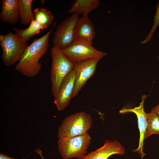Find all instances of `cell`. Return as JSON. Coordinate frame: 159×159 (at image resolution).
Returning a JSON list of instances; mask_svg holds the SVG:
<instances>
[{"label": "cell", "mask_w": 159, "mask_h": 159, "mask_svg": "<svg viewBox=\"0 0 159 159\" xmlns=\"http://www.w3.org/2000/svg\"><path fill=\"white\" fill-rule=\"evenodd\" d=\"M56 25V22H55L46 34L38 39H35L28 46L15 66L17 72L28 77H34L39 74L42 68L39 60L48 49L49 36Z\"/></svg>", "instance_id": "6da1fadb"}, {"label": "cell", "mask_w": 159, "mask_h": 159, "mask_svg": "<svg viewBox=\"0 0 159 159\" xmlns=\"http://www.w3.org/2000/svg\"><path fill=\"white\" fill-rule=\"evenodd\" d=\"M50 54L52 58L50 75L51 90L54 97L63 80L73 70L74 64L60 49L57 47H53L51 49Z\"/></svg>", "instance_id": "7a4b0ae2"}, {"label": "cell", "mask_w": 159, "mask_h": 159, "mask_svg": "<svg viewBox=\"0 0 159 159\" xmlns=\"http://www.w3.org/2000/svg\"><path fill=\"white\" fill-rule=\"evenodd\" d=\"M92 123L91 116L83 111L76 112L62 120L58 130L59 138L85 135L91 128Z\"/></svg>", "instance_id": "3957f363"}, {"label": "cell", "mask_w": 159, "mask_h": 159, "mask_svg": "<svg viewBox=\"0 0 159 159\" xmlns=\"http://www.w3.org/2000/svg\"><path fill=\"white\" fill-rule=\"evenodd\" d=\"M91 139L88 133L82 135L59 138L57 143L58 152L64 159H82L86 155Z\"/></svg>", "instance_id": "277c9868"}, {"label": "cell", "mask_w": 159, "mask_h": 159, "mask_svg": "<svg viewBox=\"0 0 159 159\" xmlns=\"http://www.w3.org/2000/svg\"><path fill=\"white\" fill-rule=\"evenodd\" d=\"M0 45L2 49L1 58L7 66H11L18 62L28 46L26 42L12 32L0 35Z\"/></svg>", "instance_id": "5b68a950"}, {"label": "cell", "mask_w": 159, "mask_h": 159, "mask_svg": "<svg viewBox=\"0 0 159 159\" xmlns=\"http://www.w3.org/2000/svg\"><path fill=\"white\" fill-rule=\"evenodd\" d=\"M61 50L73 63L92 58L101 59L107 55L97 49L92 42L84 40H74L68 47Z\"/></svg>", "instance_id": "8992f818"}, {"label": "cell", "mask_w": 159, "mask_h": 159, "mask_svg": "<svg viewBox=\"0 0 159 159\" xmlns=\"http://www.w3.org/2000/svg\"><path fill=\"white\" fill-rule=\"evenodd\" d=\"M78 18V14H72L58 26L53 39V47L61 50L72 43L74 40V28Z\"/></svg>", "instance_id": "52a82bcc"}, {"label": "cell", "mask_w": 159, "mask_h": 159, "mask_svg": "<svg viewBox=\"0 0 159 159\" xmlns=\"http://www.w3.org/2000/svg\"><path fill=\"white\" fill-rule=\"evenodd\" d=\"M100 59L92 58L74 63L73 70L75 72V77L72 98L78 95L88 80L94 75Z\"/></svg>", "instance_id": "ba28073f"}, {"label": "cell", "mask_w": 159, "mask_h": 159, "mask_svg": "<svg viewBox=\"0 0 159 159\" xmlns=\"http://www.w3.org/2000/svg\"><path fill=\"white\" fill-rule=\"evenodd\" d=\"M75 77V72L73 70L63 80L57 95L54 97V103L59 111L65 109L72 98Z\"/></svg>", "instance_id": "9c48e42d"}, {"label": "cell", "mask_w": 159, "mask_h": 159, "mask_svg": "<svg viewBox=\"0 0 159 159\" xmlns=\"http://www.w3.org/2000/svg\"><path fill=\"white\" fill-rule=\"evenodd\" d=\"M147 96H148L144 95L142 97V101L138 107L132 109L124 108L120 111L121 113L132 112L134 113L137 117L140 134V138L138 148L133 150V152H137L142 158L146 155L145 153H144L143 150V142L144 140L145 139V135L147 127L146 113L144 111L143 105L145 100Z\"/></svg>", "instance_id": "30bf717a"}, {"label": "cell", "mask_w": 159, "mask_h": 159, "mask_svg": "<svg viewBox=\"0 0 159 159\" xmlns=\"http://www.w3.org/2000/svg\"><path fill=\"white\" fill-rule=\"evenodd\" d=\"M125 153V148L120 142L117 140H107L101 147L88 153L82 159H108L114 154Z\"/></svg>", "instance_id": "8fae6325"}, {"label": "cell", "mask_w": 159, "mask_h": 159, "mask_svg": "<svg viewBox=\"0 0 159 159\" xmlns=\"http://www.w3.org/2000/svg\"><path fill=\"white\" fill-rule=\"evenodd\" d=\"M95 34L94 25L88 16L79 17L74 28V40H84L92 42Z\"/></svg>", "instance_id": "7c38bea8"}, {"label": "cell", "mask_w": 159, "mask_h": 159, "mask_svg": "<svg viewBox=\"0 0 159 159\" xmlns=\"http://www.w3.org/2000/svg\"><path fill=\"white\" fill-rule=\"evenodd\" d=\"M0 18L10 24L16 23L19 18L18 0H2Z\"/></svg>", "instance_id": "4fadbf2b"}, {"label": "cell", "mask_w": 159, "mask_h": 159, "mask_svg": "<svg viewBox=\"0 0 159 159\" xmlns=\"http://www.w3.org/2000/svg\"><path fill=\"white\" fill-rule=\"evenodd\" d=\"M100 3L99 0H76L73 3L68 13L88 16L90 13L98 7Z\"/></svg>", "instance_id": "5bb4252c"}, {"label": "cell", "mask_w": 159, "mask_h": 159, "mask_svg": "<svg viewBox=\"0 0 159 159\" xmlns=\"http://www.w3.org/2000/svg\"><path fill=\"white\" fill-rule=\"evenodd\" d=\"M32 0H18L19 18L23 25H29L34 20L32 8Z\"/></svg>", "instance_id": "9a60e30c"}, {"label": "cell", "mask_w": 159, "mask_h": 159, "mask_svg": "<svg viewBox=\"0 0 159 159\" xmlns=\"http://www.w3.org/2000/svg\"><path fill=\"white\" fill-rule=\"evenodd\" d=\"M16 34L22 40L26 42L34 35L39 33L41 30L43 29L42 26L37 21L34 20L29 26L24 29L14 28Z\"/></svg>", "instance_id": "2e32d148"}, {"label": "cell", "mask_w": 159, "mask_h": 159, "mask_svg": "<svg viewBox=\"0 0 159 159\" xmlns=\"http://www.w3.org/2000/svg\"><path fill=\"white\" fill-rule=\"evenodd\" d=\"M34 20L37 21L43 29L51 24L54 19V15L51 11L44 8H37L33 11Z\"/></svg>", "instance_id": "e0dca14e"}, {"label": "cell", "mask_w": 159, "mask_h": 159, "mask_svg": "<svg viewBox=\"0 0 159 159\" xmlns=\"http://www.w3.org/2000/svg\"><path fill=\"white\" fill-rule=\"evenodd\" d=\"M147 127L145 139L152 134H159V117L154 113H146Z\"/></svg>", "instance_id": "ac0fdd59"}, {"label": "cell", "mask_w": 159, "mask_h": 159, "mask_svg": "<svg viewBox=\"0 0 159 159\" xmlns=\"http://www.w3.org/2000/svg\"><path fill=\"white\" fill-rule=\"evenodd\" d=\"M153 20L154 23L148 36L144 41L141 42L142 44H146L151 40L154 32L159 26V2L156 6V11Z\"/></svg>", "instance_id": "d6986e66"}, {"label": "cell", "mask_w": 159, "mask_h": 159, "mask_svg": "<svg viewBox=\"0 0 159 159\" xmlns=\"http://www.w3.org/2000/svg\"><path fill=\"white\" fill-rule=\"evenodd\" d=\"M151 112L155 114L159 117V103L155 107L153 108Z\"/></svg>", "instance_id": "ffe728a7"}, {"label": "cell", "mask_w": 159, "mask_h": 159, "mask_svg": "<svg viewBox=\"0 0 159 159\" xmlns=\"http://www.w3.org/2000/svg\"><path fill=\"white\" fill-rule=\"evenodd\" d=\"M0 159H17L10 157L4 153H0ZM21 159H23V158Z\"/></svg>", "instance_id": "44dd1931"}, {"label": "cell", "mask_w": 159, "mask_h": 159, "mask_svg": "<svg viewBox=\"0 0 159 159\" xmlns=\"http://www.w3.org/2000/svg\"><path fill=\"white\" fill-rule=\"evenodd\" d=\"M37 153H38L41 156V157L42 158V159H44L42 155L41 150H40L39 149H37Z\"/></svg>", "instance_id": "7402d4cb"}, {"label": "cell", "mask_w": 159, "mask_h": 159, "mask_svg": "<svg viewBox=\"0 0 159 159\" xmlns=\"http://www.w3.org/2000/svg\"><path fill=\"white\" fill-rule=\"evenodd\" d=\"M41 3L42 4H44V2H45V1L44 0H41Z\"/></svg>", "instance_id": "603a6c76"}, {"label": "cell", "mask_w": 159, "mask_h": 159, "mask_svg": "<svg viewBox=\"0 0 159 159\" xmlns=\"http://www.w3.org/2000/svg\"><path fill=\"white\" fill-rule=\"evenodd\" d=\"M158 58L159 59V57H158Z\"/></svg>", "instance_id": "cb8c5ba5"}]
</instances>
